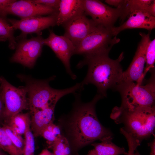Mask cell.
<instances>
[{"label":"cell","instance_id":"3","mask_svg":"<svg viewBox=\"0 0 155 155\" xmlns=\"http://www.w3.org/2000/svg\"><path fill=\"white\" fill-rule=\"evenodd\" d=\"M110 118L140 144L154 135L155 127V106L125 109L115 106Z\"/></svg>","mask_w":155,"mask_h":155},{"label":"cell","instance_id":"29","mask_svg":"<svg viewBox=\"0 0 155 155\" xmlns=\"http://www.w3.org/2000/svg\"><path fill=\"white\" fill-rule=\"evenodd\" d=\"M35 3L54 9L58 11L60 0H34Z\"/></svg>","mask_w":155,"mask_h":155},{"label":"cell","instance_id":"37","mask_svg":"<svg viewBox=\"0 0 155 155\" xmlns=\"http://www.w3.org/2000/svg\"><path fill=\"white\" fill-rule=\"evenodd\" d=\"M0 155H7L0 148Z\"/></svg>","mask_w":155,"mask_h":155},{"label":"cell","instance_id":"21","mask_svg":"<svg viewBox=\"0 0 155 155\" xmlns=\"http://www.w3.org/2000/svg\"><path fill=\"white\" fill-rule=\"evenodd\" d=\"M0 148L10 155H22L14 145L2 127L0 126Z\"/></svg>","mask_w":155,"mask_h":155},{"label":"cell","instance_id":"34","mask_svg":"<svg viewBox=\"0 0 155 155\" xmlns=\"http://www.w3.org/2000/svg\"><path fill=\"white\" fill-rule=\"evenodd\" d=\"M148 145L150 147V152L149 155H155V140L148 143Z\"/></svg>","mask_w":155,"mask_h":155},{"label":"cell","instance_id":"4","mask_svg":"<svg viewBox=\"0 0 155 155\" xmlns=\"http://www.w3.org/2000/svg\"><path fill=\"white\" fill-rule=\"evenodd\" d=\"M18 77L25 84L30 112L55 106L58 100L63 96L70 94H75L83 89L81 83L65 89L53 88L50 86L49 83L54 79V76L43 80L35 79L24 75L20 74Z\"/></svg>","mask_w":155,"mask_h":155},{"label":"cell","instance_id":"26","mask_svg":"<svg viewBox=\"0 0 155 155\" xmlns=\"http://www.w3.org/2000/svg\"><path fill=\"white\" fill-rule=\"evenodd\" d=\"M2 127L14 145L23 153L25 145V139L13 131L6 124H3Z\"/></svg>","mask_w":155,"mask_h":155},{"label":"cell","instance_id":"31","mask_svg":"<svg viewBox=\"0 0 155 155\" xmlns=\"http://www.w3.org/2000/svg\"><path fill=\"white\" fill-rule=\"evenodd\" d=\"M4 104L2 94L0 91V123L4 120Z\"/></svg>","mask_w":155,"mask_h":155},{"label":"cell","instance_id":"1","mask_svg":"<svg viewBox=\"0 0 155 155\" xmlns=\"http://www.w3.org/2000/svg\"><path fill=\"white\" fill-rule=\"evenodd\" d=\"M80 92L74 94L75 100L72 109L60 117L58 125L62 135L68 141L73 155L96 140L113 137L111 131L101 123L96 113V103L104 97L97 94L91 101L84 102L81 99Z\"/></svg>","mask_w":155,"mask_h":155},{"label":"cell","instance_id":"13","mask_svg":"<svg viewBox=\"0 0 155 155\" xmlns=\"http://www.w3.org/2000/svg\"><path fill=\"white\" fill-rule=\"evenodd\" d=\"M43 43L51 49L63 64L67 73L72 79H75L76 76L72 72L70 65V59L75 49L72 42L65 36L57 35L50 30L48 37L44 39Z\"/></svg>","mask_w":155,"mask_h":155},{"label":"cell","instance_id":"15","mask_svg":"<svg viewBox=\"0 0 155 155\" xmlns=\"http://www.w3.org/2000/svg\"><path fill=\"white\" fill-rule=\"evenodd\" d=\"M127 20L119 26L112 28L113 34L117 35L123 30L130 29L142 28L151 31L155 28V17L143 11L129 13Z\"/></svg>","mask_w":155,"mask_h":155},{"label":"cell","instance_id":"6","mask_svg":"<svg viewBox=\"0 0 155 155\" xmlns=\"http://www.w3.org/2000/svg\"><path fill=\"white\" fill-rule=\"evenodd\" d=\"M112 28L97 25L75 48L74 54L85 56L109 52L113 46L120 40L113 35Z\"/></svg>","mask_w":155,"mask_h":155},{"label":"cell","instance_id":"10","mask_svg":"<svg viewBox=\"0 0 155 155\" xmlns=\"http://www.w3.org/2000/svg\"><path fill=\"white\" fill-rule=\"evenodd\" d=\"M44 39L41 36H37L29 39L20 40L17 44L16 51L10 58V61L29 68H32L41 55L44 45Z\"/></svg>","mask_w":155,"mask_h":155},{"label":"cell","instance_id":"20","mask_svg":"<svg viewBox=\"0 0 155 155\" xmlns=\"http://www.w3.org/2000/svg\"><path fill=\"white\" fill-rule=\"evenodd\" d=\"M14 29L3 18H0V41H9V47L14 49L17 44L14 36Z\"/></svg>","mask_w":155,"mask_h":155},{"label":"cell","instance_id":"27","mask_svg":"<svg viewBox=\"0 0 155 155\" xmlns=\"http://www.w3.org/2000/svg\"><path fill=\"white\" fill-rule=\"evenodd\" d=\"M25 145L22 155H34L35 150L34 136L29 127L24 134Z\"/></svg>","mask_w":155,"mask_h":155},{"label":"cell","instance_id":"36","mask_svg":"<svg viewBox=\"0 0 155 155\" xmlns=\"http://www.w3.org/2000/svg\"><path fill=\"white\" fill-rule=\"evenodd\" d=\"M86 155H98L94 149L90 151Z\"/></svg>","mask_w":155,"mask_h":155},{"label":"cell","instance_id":"23","mask_svg":"<svg viewBox=\"0 0 155 155\" xmlns=\"http://www.w3.org/2000/svg\"><path fill=\"white\" fill-rule=\"evenodd\" d=\"M61 135L60 127L53 122L48 125L42 131L40 135L47 141L49 148Z\"/></svg>","mask_w":155,"mask_h":155},{"label":"cell","instance_id":"39","mask_svg":"<svg viewBox=\"0 0 155 155\" xmlns=\"http://www.w3.org/2000/svg\"><path fill=\"white\" fill-rule=\"evenodd\" d=\"M1 90V87H0V91Z\"/></svg>","mask_w":155,"mask_h":155},{"label":"cell","instance_id":"12","mask_svg":"<svg viewBox=\"0 0 155 155\" xmlns=\"http://www.w3.org/2000/svg\"><path fill=\"white\" fill-rule=\"evenodd\" d=\"M57 12L54 9L35 3L32 0H16L6 7L0 9V16L4 17L7 14H11L23 19L50 15Z\"/></svg>","mask_w":155,"mask_h":155},{"label":"cell","instance_id":"17","mask_svg":"<svg viewBox=\"0 0 155 155\" xmlns=\"http://www.w3.org/2000/svg\"><path fill=\"white\" fill-rule=\"evenodd\" d=\"M84 13L82 0H60L56 25L62 26L77 16Z\"/></svg>","mask_w":155,"mask_h":155},{"label":"cell","instance_id":"25","mask_svg":"<svg viewBox=\"0 0 155 155\" xmlns=\"http://www.w3.org/2000/svg\"><path fill=\"white\" fill-rule=\"evenodd\" d=\"M153 0H127L125 6L126 14L128 16L130 13L133 11H146Z\"/></svg>","mask_w":155,"mask_h":155},{"label":"cell","instance_id":"30","mask_svg":"<svg viewBox=\"0 0 155 155\" xmlns=\"http://www.w3.org/2000/svg\"><path fill=\"white\" fill-rule=\"evenodd\" d=\"M105 2L109 5L114 6L117 8H121L125 6L127 0H106Z\"/></svg>","mask_w":155,"mask_h":155},{"label":"cell","instance_id":"9","mask_svg":"<svg viewBox=\"0 0 155 155\" xmlns=\"http://www.w3.org/2000/svg\"><path fill=\"white\" fill-rule=\"evenodd\" d=\"M141 39L133 59L127 70L123 71L120 82L117 87L132 82L142 84L144 77V73L146 63L145 51L150 40V33L140 32Z\"/></svg>","mask_w":155,"mask_h":155},{"label":"cell","instance_id":"35","mask_svg":"<svg viewBox=\"0 0 155 155\" xmlns=\"http://www.w3.org/2000/svg\"><path fill=\"white\" fill-rule=\"evenodd\" d=\"M38 155H55L53 153H52L48 149H45L43 150L42 152Z\"/></svg>","mask_w":155,"mask_h":155},{"label":"cell","instance_id":"18","mask_svg":"<svg viewBox=\"0 0 155 155\" xmlns=\"http://www.w3.org/2000/svg\"><path fill=\"white\" fill-rule=\"evenodd\" d=\"M113 137L109 136L100 140V143H93L91 145L98 155H127L123 147H119L112 142Z\"/></svg>","mask_w":155,"mask_h":155},{"label":"cell","instance_id":"38","mask_svg":"<svg viewBox=\"0 0 155 155\" xmlns=\"http://www.w3.org/2000/svg\"><path fill=\"white\" fill-rule=\"evenodd\" d=\"M135 152H134L133 155H141L140 153L136 150L135 151Z\"/></svg>","mask_w":155,"mask_h":155},{"label":"cell","instance_id":"2","mask_svg":"<svg viewBox=\"0 0 155 155\" xmlns=\"http://www.w3.org/2000/svg\"><path fill=\"white\" fill-rule=\"evenodd\" d=\"M109 53L85 56L77 65L78 68L85 65L88 67L86 76L81 83L82 86L89 84L94 85L97 88V94L104 97H106L108 89L116 91L123 72L120 64L124 58L123 53L115 60L109 57Z\"/></svg>","mask_w":155,"mask_h":155},{"label":"cell","instance_id":"22","mask_svg":"<svg viewBox=\"0 0 155 155\" xmlns=\"http://www.w3.org/2000/svg\"><path fill=\"white\" fill-rule=\"evenodd\" d=\"M49 148L52 149L55 155H73L68 141L62 135Z\"/></svg>","mask_w":155,"mask_h":155},{"label":"cell","instance_id":"24","mask_svg":"<svg viewBox=\"0 0 155 155\" xmlns=\"http://www.w3.org/2000/svg\"><path fill=\"white\" fill-rule=\"evenodd\" d=\"M146 65L144 73L145 77L147 73L154 69L155 61V39L150 40L147 46L145 51Z\"/></svg>","mask_w":155,"mask_h":155},{"label":"cell","instance_id":"8","mask_svg":"<svg viewBox=\"0 0 155 155\" xmlns=\"http://www.w3.org/2000/svg\"><path fill=\"white\" fill-rule=\"evenodd\" d=\"M82 2L85 14L90 16L97 25L111 28L119 18L123 20L126 18L125 6L113 8L97 0H82Z\"/></svg>","mask_w":155,"mask_h":155},{"label":"cell","instance_id":"33","mask_svg":"<svg viewBox=\"0 0 155 155\" xmlns=\"http://www.w3.org/2000/svg\"><path fill=\"white\" fill-rule=\"evenodd\" d=\"M15 0H0V9L3 8L14 2Z\"/></svg>","mask_w":155,"mask_h":155},{"label":"cell","instance_id":"14","mask_svg":"<svg viewBox=\"0 0 155 155\" xmlns=\"http://www.w3.org/2000/svg\"><path fill=\"white\" fill-rule=\"evenodd\" d=\"M97 25L83 13L73 18L62 25L65 30L64 36L72 42L75 48Z\"/></svg>","mask_w":155,"mask_h":155},{"label":"cell","instance_id":"16","mask_svg":"<svg viewBox=\"0 0 155 155\" xmlns=\"http://www.w3.org/2000/svg\"><path fill=\"white\" fill-rule=\"evenodd\" d=\"M55 107L53 106L30 112V126L34 137L40 136L45 128L53 122Z\"/></svg>","mask_w":155,"mask_h":155},{"label":"cell","instance_id":"19","mask_svg":"<svg viewBox=\"0 0 155 155\" xmlns=\"http://www.w3.org/2000/svg\"><path fill=\"white\" fill-rule=\"evenodd\" d=\"M13 131L21 135L24 134L27 129L30 127V113H21L11 117L5 122Z\"/></svg>","mask_w":155,"mask_h":155},{"label":"cell","instance_id":"28","mask_svg":"<svg viewBox=\"0 0 155 155\" xmlns=\"http://www.w3.org/2000/svg\"><path fill=\"white\" fill-rule=\"evenodd\" d=\"M120 133L123 135L127 141L128 146V151L127 155H133L137 147L140 145L136 139L127 133L122 129H120Z\"/></svg>","mask_w":155,"mask_h":155},{"label":"cell","instance_id":"7","mask_svg":"<svg viewBox=\"0 0 155 155\" xmlns=\"http://www.w3.org/2000/svg\"><path fill=\"white\" fill-rule=\"evenodd\" d=\"M0 87L4 104L5 122L12 117L28 109L26 87L13 86L2 77H0Z\"/></svg>","mask_w":155,"mask_h":155},{"label":"cell","instance_id":"11","mask_svg":"<svg viewBox=\"0 0 155 155\" xmlns=\"http://www.w3.org/2000/svg\"><path fill=\"white\" fill-rule=\"evenodd\" d=\"M57 13L44 16H40L21 19L20 20L8 19V21L14 30L19 29L21 33L16 38V40L26 38L29 34L36 33L41 36L42 31L51 26L56 25Z\"/></svg>","mask_w":155,"mask_h":155},{"label":"cell","instance_id":"32","mask_svg":"<svg viewBox=\"0 0 155 155\" xmlns=\"http://www.w3.org/2000/svg\"><path fill=\"white\" fill-rule=\"evenodd\" d=\"M146 11L155 17V0H153L152 2L148 7Z\"/></svg>","mask_w":155,"mask_h":155},{"label":"cell","instance_id":"5","mask_svg":"<svg viewBox=\"0 0 155 155\" xmlns=\"http://www.w3.org/2000/svg\"><path fill=\"white\" fill-rule=\"evenodd\" d=\"M150 71L151 76L146 84L132 82L118 87L116 91L121 98L120 108L130 109L155 106L154 69Z\"/></svg>","mask_w":155,"mask_h":155}]
</instances>
